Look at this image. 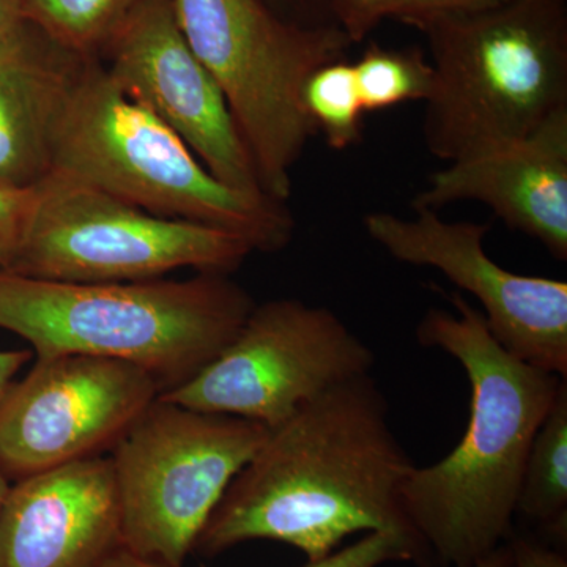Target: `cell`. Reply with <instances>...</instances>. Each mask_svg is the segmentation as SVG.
Returning a JSON list of instances; mask_svg holds the SVG:
<instances>
[{"label":"cell","mask_w":567,"mask_h":567,"mask_svg":"<svg viewBox=\"0 0 567 567\" xmlns=\"http://www.w3.org/2000/svg\"><path fill=\"white\" fill-rule=\"evenodd\" d=\"M103 567H171L163 565V563L153 561V559L142 558L140 555H134L132 551L126 550V548H121V550L115 551L114 555L110 559H107L106 565Z\"/></svg>","instance_id":"4316f807"},{"label":"cell","mask_w":567,"mask_h":567,"mask_svg":"<svg viewBox=\"0 0 567 567\" xmlns=\"http://www.w3.org/2000/svg\"><path fill=\"white\" fill-rule=\"evenodd\" d=\"M271 6L275 7L276 10L279 11V7L281 6H292V3L300 2V0H268Z\"/></svg>","instance_id":"f546056e"},{"label":"cell","mask_w":567,"mask_h":567,"mask_svg":"<svg viewBox=\"0 0 567 567\" xmlns=\"http://www.w3.org/2000/svg\"><path fill=\"white\" fill-rule=\"evenodd\" d=\"M256 306L230 275L185 281L62 282L0 271V328L37 357L89 354L137 365L164 391L234 341Z\"/></svg>","instance_id":"3957f363"},{"label":"cell","mask_w":567,"mask_h":567,"mask_svg":"<svg viewBox=\"0 0 567 567\" xmlns=\"http://www.w3.org/2000/svg\"><path fill=\"white\" fill-rule=\"evenodd\" d=\"M99 61L118 87L166 123L218 181L238 192L265 194L221 89L183 37L173 0L144 3Z\"/></svg>","instance_id":"7c38bea8"},{"label":"cell","mask_w":567,"mask_h":567,"mask_svg":"<svg viewBox=\"0 0 567 567\" xmlns=\"http://www.w3.org/2000/svg\"><path fill=\"white\" fill-rule=\"evenodd\" d=\"M375 353L323 306L278 298L254 306L234 341L199 374L158 398L275 429L347 380L371 374Z\"/></svg>","instance_id":"9c48e42d"},{"label":"cell","mask_w":567,"mask_h":567,"mask_svg":"<svg viewBox=\"0 0 567 567\" xmlns=\"http://www.w3.org/2000/svg\"><path fill=\"white\" fill-rule=\"evenodd\" d=\"M330 6L334 24L349 37L352 43H360L385 18H391L398 0H324Z\"/></svg>","instance_id":"7402d4cb"},{"label":"cell","mask_w":567,"mask_h":567,"mask_svg":"<svg viewBox=\"0 0 567 567\" xmlns=\"http://www.w3.org/2000/svg\"><path fill=\"white\" fill-rule=\"evenodd\" d=\"M24 0H0V43L24 21Z\"/></svg>","instance_id":"484cf974"},{"label":"cell","mask_w":567,"mask_h":567,"mask_svg":"<svg viewBox=\"0 0 567 567\" xmlns=\"http://www.w3.org/2000/svg\"><path fill=\"white\" fill-rule=\"evenodd\" d=\"M505 2L509 0H398L391 18L415 28L417 22L439 14L468 13Z\"/></svg>","instance_id":"603a6c76"},{"label":"cell","mask_w":567,"mask_h":567,"mask_svg":"<svg viewBox=\"0 0 567 567\" xmlns=\"http://www.w3.org/2000/svg\"><path fill=\"white\" fill-rule=\"evenodd\" d=\"M11 483L0 475V509H2L3 502H6L7 494H9Z\"/></svg>","instance_id":"f1b7e54d"},{"label":"cell","mask_w":567,"mask_h":567,"mask_svg":"<svg viewBox=\"0 0 567 567\" xmlns=\"http://www.w3.org/2000/svg\"><path fill=\"white\" fill-rule=\"evenodd\" d=\"M162 394L144 369L89 354L37 357L0 402V475L18 483L102 456Z\"/></svg>","instance_id":"30bf717a"},{"label":"cell","mask_w":567,"mask_h":567,"mask_svg":"<svg viewBox=\"0 0 567 567\" xmlns=\"http://www.w3.org/2000/svg\"><path fill=\"white\" fill-rule=\"evenodd\" d=\"M353 71L364 112L425 103L434 91L432 63L416 48L393 50L372 43L353 63Z\"/></svg>","instance_id":"ac0fdd59"},{"label":"cell","mask_w":567,"mask_h":567,"mask_svg":"<svg viewBox=\"0 0 567 567\" xmlns=\"http://www.w3.org/2000/svg\"><path fill=\"white\" fill-rule=\"evenodd\" d=\"M252 248L203 224L163 218L84 183L50 174L9 274L62 282H136L182 268L230 275Z\"/></svg>","instance_id":"ba28073f"},{"label":"cell","mask_w":567,"mask_h":567,"mask_svg":"<svg viewBox=\"0 0 567 567\" xmlns=\"http://www.w3.org/2000/svg\"><path fill=\"white\" fill-rule=\"evenodd\" d=\"M481 203L511 229L567 260V110L525 140L447 163L429 177L413 208L439 212L450 204Z\"/></svg>","instance_id":"5bb4252c"},{"label":"cell","mask_w":567,"mask_h":567,"mask_svg":"<svg viewBox=\"0 0 567 567\" xmlns=\"http://www.w3.org/2000/svg\"><path fill=\"white\" fill-rule=\"evenodd\" d=\"M31 358L32 353L29 350H7V352H0V402L6 398L10 386L13 385L14 377Z\"/></svg>","instance_id":"d4e9b609"},{"label":"cell","mask_w":567,"mask_h":567,"mask_svg":"<svg viewBox=\"0 0 567 567\" xmlns=\"http://www.w3.org/2000/svg\"><path fill=\"white\" fill-rule=\"evenodd\" d=\"M270 429L156 398L111 447L122 546L183 567L237 473Z\"/></svg>","instance_id":"52a82bcc"},{"label":"cell","mask_w":567,"mask_h":567,"mask_svg":"<svg viewBox=\"0 0 567 567\" xmlns=\"http://www.w3.org/2000/svg\"><path fill=\"white\" fill-rule=\"evenodd\" d=\"M303 106L317 134H322L333 151H347L363 140L365 112L353 63L346 59L327 63L309 76L303 87Z\"/></svg>","instance_id":"d6986e66"},{"label":"cell","mask_w":567,"mask_h":567,"mask_svg":"<svg viewBox=\"0 0 567 567\" xmlns=\"http://www.w3.org/2000/svg\"><path fill=\"white\" fill-rule=\"evenodd\" d=\"M413 218L390 212L364 216L369 237L394 259L431 267L475 297L492 336L525 363L567 379V284L511 274L484 248L491 224L446 221L413 208Z\"/></svg>","instance_id":"8fae6325"},{"label":"cell","mask_w":567,"mask_h":567,"mask_svg":"<svg viewBox=\"0 0 567 567\" xmlns=\"http://www.w3.org/2000/svg\"><path fill=\"white\" fill-rule=\"evenodd\" d=\"M91 61L28 20L0 43V182L35 186L50 175L59 126Z\"/></svg>","instance_id":"9a60e30c"},{"label":"cell","mask_w":567,"mask_h":567,"mask_svg":"<svg viewBox=\"0 0 567 567\" xmlns=\"http://www.w3.org/2000/svg\"><path fill=\"white\" fill-rule=\"evenodd\" d=\"M413 465L374 377L347 380L271 429L224 492L194 550L212 558L265 539L315 561L369 532H398L427 550L401 503Z\"/></svg>","instance_id":"6da1fadb"},{"label":"cell","mask_w":567,"mask_h":567,"mask_svg":"<svg viewBox=\"0 0 567 567\" xmlns=\"http://www.w3.org/2000/svg\"><path fill=\"white\" fill-rule=\"evenodd\" d=\"M37 200L35 186H14L0 182V271L9 270Z\"/></svg>","instance_id":"44dd1931"},{"label":"cell","mask_w":567,"mask_h":567,"mask_svg":"<svg viewBox=\"0 0 567 567\" xmlns=\"http://www.w3.org/2000/svg\"><path fill=\"white\" fill-rule=\"evenodd\" d=\"M473 567H516L509 544H503Z\"/></svg>","instance_id":"83f0119b"},{"label":"cell","mask_w":567,"mask_h":567,"mask_svg":"<svg viewBox=\"0 0 567 567\" xmlns=\"http://www.w3.org/2000/svg\"><path fill=\"white\" fill-rule=\"evenodd\" d=\"M435 73L423 140L458 162L525 140L567 110L565 0H509L417 22Z\"/></svg>","instance_id":"277c9868"},{"label":"cell","mask_w":567,"mask_h":567,"mask_svg":"<svg viewBox=\"0 0 567 567\" xmlns=\"http://www.w3.org/2000/svg\"><path fill=\"white\" fill-rule=\"evenodd\" d=\"M196 58L229 104L265 194L287 203L292 171L317 136L303 106L316 70L346 59L336 24L289 21L268 0H173Z\"/></svg>","instance_id":"8992f818"},{"label":"cell","mask_w":567,"mask_h":567,"mask_svg":"<svg viewBox=\"0 0 567 567\" xmlns=\"http://www.w3.org/2000/svg\"><path fill=\"white\" fill-rule=\"evenodd\" d=\"M516 516L566 544L567 379L529 447Z\"/></svg>","instance_id":"2e32d148"},{"label":"cell","mask_w":567,"mask_h":567,"mask_svg":"<svg viewBox=\"0 0 567 567\" xmlns=\"http://www.w3.org/2000/svg\"><path fill=\"white\" fill-rule=\"evenodd\" d=\"M122 547L110 457L18 481L0 509V567H103Z\"/></svg>","instance_id":"4fadbf2b"},{"label":"cell","mask_w":567,"mask_h":567,"mask_svg":"<svg viewBox=\"0 0 567 567\" xmlns=\"http://www.w3.org/2000/svg\"><path fill=\"white\" fill-rule=\"evenodd\" d=\"M148 0H24V20L62 47L99 59L115 33Z\"/></svg>","instance_id":"e0dca14e"},{"label":"cell","mask_w":567,"mask_h":567,"mask_svg":"<svg viewBox=\"0 0 567 567\" xmlns=\"http://www.w3.org/2000/svg\"><path fill=\"white\" fill-rule=\"evenodd\" d=\"M506 543L513 550L516 567H567L566 554L559 548L514 533Z\"/></svg>","instance_id":"cb8c5ba5"},{"label":"cell","mask_w":567,"mask_h":567,"mask_svg":"<svg viewBox=\"0 0 567 567\" xmlns=\"http://www.w3.org/2000/svg\"><path fill=\"white\" fill-rule=\"evenodd\" d=\"M450 301L456 312L431 309L416 336L464 368L468 424L446 457L409 470L401 503L435 567H473L513 535L529 447L566 379L507 352L464 295Z\"/></svg>","instance_id":"7a4b0ae2"},{"label":"cell","mask_w":567,"mask_h":567,"mask_svg":"<svg viewBox=\"0 0 567 567\" xmlns=\"http://www.w3.org/2000/svg\"><path fill=\"white\" fill-rule=\"evenodd\" d=\"M163 218L244 238L254 252L282 251L295 219L286 203L218 181L151 110L126 95L92 59L63 115L51 173Z\"/></svg>","instance_id":"5b68a950"},{"label":"cell","mask_w":567,"mask_h":567,"mask_svg":"<svg viewBox=\"0 0 567 567\" xmlns=\"http://www.w3.org/2000/svg\"><path fill=\"white\" fill-rule=\"evenodd\" d=\"M394 561L435 567L431 554L421 544L398 532L365 533L357 543L336 548L303 567H380Z\"/></svg>","instance_id":"ffe728a7"}]
</instances>
